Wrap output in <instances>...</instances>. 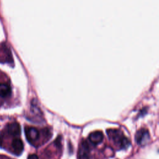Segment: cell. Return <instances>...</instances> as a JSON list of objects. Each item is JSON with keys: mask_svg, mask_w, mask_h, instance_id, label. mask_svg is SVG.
I'll return each instance as SVG.
<instances>
[{"mask_svg": "<svg viewBox=\"0 0 159 159\" xmlns=\"http://www.w3.org/2000/svg\"><path fill=\"white\" fill-rule=\"evenodd\" d=\"M12 147L16 155H20L24 150V144L22 141L19 139H14L12 142Z\"/></svg>", "mask_w": 159, "mask_h": 159, "instance_id": "7", "label": "cell"}, {"mask_svg": "<svg viewBox=\"0 0 159 159\" xmlns=\"http://www.w3.org/2000/svg\"><path fill=\"white\" fill-rule=\"evenodd\" d=\"M27 159H39V157L35 154H31L29 155Z\"/></svg>", "mask_w": 159, "mask_h": 159, "instance_id": "9", "label": "cell"}, {"mask_svg": "<svg viewBox=\"0 0 159 159\" xmlns=\"http://www.w3.org/2000/svg\"><path fill=\"white\" fill-rule=\"evenodd\" d=\"M11 94V88L10 86L6 83H0V96L6 98Z\"/></svg>", "mask_w": 159, "mask_h": 159, "instance_id": "8", "label": "cell"}, {"mask_svg": "<svg viewBox=\"0 0 159 159\" xmlns=\"http://www.w3.org/2000/svg\"><path fill=\"white\" fill-rule=\"evenodd\" d=\"M25 134L27 140L32 143L36 142L40 136L39 131L34 127H26L25 128Z\"/></svg>", "mask_w": 159, "mask_h": 159, "instance_id": "3", "label": "cell"}, {"mask_svg": "<svg viewBox=\"0 0 159 159\" xmlns=\"http://www.w3.org/2000/svg\"><path fill=\"white\" fill-rule=\"evenodd\" d=\"M107 134L109 139L120 149H125L129 146V140L120 130L110 129L107 130Z\"/></svg>", "mask_w": 159, "mask_h": 159, "instance_id": "1", "label": "cell"}, {"mask_svg": "<svg viewBox=\"0 0 159 159\" xmlns=\"http://www.w3.org/2000/svg\"><path fill=\"white\" fill-rule=\"evenodd\" d=\"M78 159H90L89 147L86 140H83L80 145Z\"/></svg>", "mask_w": 159, "mask_h": 159, "instance_id": "4", "label": "cell"}, {"mask_svg": "<svg viewBox=\"0 0 159 159\" xmlns=\"http://www.w3.org/2000/svg\"><path fill=\"white\" fill-rule=\"evenodd\" d=\"M150 139L148 131L145 129H141L135 134V140L139 145H144L148 143Z\"/></svg>", "mask_w": 159, "mask_h": 159, "instance_id": "2", "label": "cell"}, {"mask_svg": "<svg viewBox=\"0 0 159 159\" xmlns=\"http://www.w3.org/2000/svg\"><path fill=\"white\" fill-rule=\"evenodd\" d=\"M89 141L94 145H98L100 143L104 138L103 134L101 131L96 130L91 132L89 135Z\"/></svg>", "mask_w": 159, "mask_h": 159, "instance_id": "5", "label": "cell"}, {"mask_svg": "<svg viewBox=\"0 0 159 159\" xmlns=\"http://www.w3.org/2000/svg\"><path fill=\"white\" fill-rule=\"evenodd\" d=\"M7 133L12 136H17L20 134V126L17 122H12L7 126Z\"/></svg>", "mask_w": 159, "mask_h": 159, "instance_id": "6", "label": "cell"}]
</instances>
